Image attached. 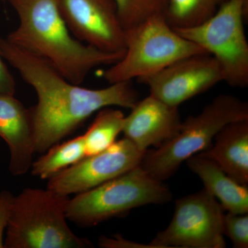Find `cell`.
I'll use <instances>...</instances> for the list:
<instances>
[{
  "label": "cell",
  "mask_w": 248,
  "mask_h": 248,
  "mask_svg": "<svg viewBox=\"0 0 248 248\" xmlns=\"http://www.w3.org/2000/svg\"><path fill=\"white\" fill-rule=\"evenodd\" d=\"M162 182L151 177L139 165L70 199L67 219L78 226H93L139 207L167 203L172 194Z\"/></svg>",
  "instance_id": "8992f818"
},
{
  "label": "cell",
  "mask_w": 248,
  "mask_h": 248,
  "mask_svg": "<svg viewBox=\"0 0 248 248\" xmlns=\"http://www.w3.org/2000/svg\"><path fill=\"white\" fill-rule=\"evenodd\" d=\"M19 25L6 40L46 60L63 78L81 85L90 72L120 61L124 53H108L77 40L67 27L58 0H8Z\"/></svg>",
  "instance_id": "7a4b0ae2"
},
{
  "label": "cell",
  "mask_w": 248,
  "mask_h": 248,
  "mask_svg": "<svg viewBox=\"0 0 248 248\" xmlns=\"http://www.w3.org/2000/svg\"><path fill=\"white\" fill-rule=\"evenodd\" d=\"M182 122L179 108L150 94L139 100L125 117L122 132L139 150L146 152L169 141L178 133Z\"/></svg>",
  "instance_id": "7c38bea8"
},
{
  "label": "cell",
  "mask_w": 248,
  "mask_h": 248,
  "mask_svg": "<svg viewBox=\"0 0 248 248\" xmlns=\"http://www.w3.org/2000/svg\"><path fill=\"white\" fill-rule=\"evenodd\" d=\"M3 59L32 86L38 102L31 108L35 153H45L104 108H130L139 101L131 81L91 89L70 82L46 60L0 37Z\"/></svg>",
  "instance_id": "6da1fadb"
},
{
  "label": "cell",
  "mask_w": 248,
  "mask_h": 248,
  "mask_svg": "<svg viewBox=\"0 0 248 248\" xmlns=\"http://www.w3.org/2000/svg\"><path fill=\"white\" fill-rule=\"evenodd\" d=\"M145 153L124 138L50 178L47 188L66 196L86 192L135 169Z\"/></svg>",
  "instance_id": "9c48e42d"
},
{
  "label": "cell",
  "mask_w": 248,
  "mask_h": 248,
  "mask_svg": "<svg viewBox=\"0 0 248 248\" xmlns=\"http://www.w3.org/2000/svg\"><path fill=\"white\" fill-rule=\"evenodd\" d=\"M122 27L127 31L155 15L163 14L168 0H114Z\"/></svg>",
  "instance_id": "d6986e66"
},
{
  "label": "cell",
  "mask_w": 248,
  "mask_h": 248,
  "mask_svg": "<svg viewBox=\"0 0 248 248\" xmlns=\"http://www.w3.org/2000/svg\"><path fill=\"white\" fill-rule=\"evenodd\" d=\"M0 138L9 148L10 172L14 176L25 174L35 153L33 123L31 108L14 95L0 94Z\"/></svg>",
  "instance_id": "4fadbf2b"
},
{
  "label": "cell",
  "mask_w": 248,
  "mask_h": 248,
  "mask_svg": "<svg viewBox=\"0 0 248 248\" xmlns=\"http://www.w3.org/2000/svg\"><path fill=\"white\" fill-rule=\"evenodd\" d=\"M223 234L232 242L233 247L248 248V214L229 213L223 215Z\"/></svg>",
  "instance_id": "ffe728a7"
},
{
  "label": "cell",
  "mask_w": 248,
  "mask_h": 248,
  "mask_svg": "<svg viewBox=\"0 0 248 248\" xmlns=\"http://www.w3.org/2000/svg\"><path fill=\"white\" fill-rule=\"evenodd\" d=\"M16 89V83L14 77L5 64L0 53V94L14 95Z\"/></svg>",
  "instance_id": "7402d4cb"
},
{
  "label": "cell",
  "mask_w": 248,
  "mask_h": 248,
  "mask_svg": "<svg viewBox=\"0 0 248 248\" xmlns=\"http://www.w3.org/2000/svg\"><path fill=\"white\" fill-rule=\"evenodd\" d=\"M223 208L205 187L176 201L169 226L156 235L153 248H224Z\"/></svg>",
  "instance_id": "ba28073f"
},
{
  "label": "cell",
  "mask_w": 248,
  "mask_h": 248,
  "mask_svg": "<svg viewBox=\"0 0 248 248\" xmlns=\"http://www.w3.org/2000/svg\"><path fill=\"white\" fill-rule=\"evenodd\" d=\"M125 44L122 58L103 73L110 84L146 78L183 58L208 53L179 35L163 14L125 31Z\"/></svg>",
  "instance_id": "5b68a950"
},
{
  "label": "cell",
  "mask_w": 248,
  "mask_h": 248,
  "mask_svg": "<svg viewBox=\"0 0 248 248\" xmlns=\"http://www.w3.org/2000/svg\"><path fill=\"white\" fill-rule=\"evenodd\" d=\"M247 119V102L230 94L217 96L200 114L182 122L169 141L146 151L140 166L151 177L163 182L174 174L184 161L210 148L227 124Z\"/></svg>",
  "instance_id": "277c9868"
},
{
  "label": "cell",
  "mask_w": 248,
  "mask_h": 248,
  "mask_svg": "<svg viewBox=\"0 0 248 248\" xmlns=\"http://www.w3.org/2000/svg\"><path fill=\"white\" fill-rule=\"evenodd\" d=\"M211 146L199 154L213 160L232 179L248 184V119L227 124Z\"/></svg>",
  "instance_id": "5bb4252c"
},
{
  "label": "cell",
  "mask_w": 248,
  "mask_h": 248,
  "mask_svg": "<svg viewBox=\"0 0 248 248\" xmlns=\"http://www.w3.org/2000/svg\"><path fill=\"white\" fill-rule=\"evenodd\" d=\"M86 156L83 135L49 148L31 166L32 175L49 179Z\"/></svg>",
  "instance_id": "2e32d148"
},
{
  "label": "cell",
  "mask_w": 248,
  "mask_h": 248,
  "mask_svg": "<svg viewBox=\"0 0 248 248\" xmlns=\"http://www.w3.org/2000/svg\"><path fill=\"white\" fill-rule=\"evenodd\" d=\"M189 169L229 213L248 214V187L232 179L213 160L200 154L186 160Z\"/></svg>",
  "instance_id": "9a60e30c"
},
{
  "label": "cell",
  "mask_w": 248,
  "mask_h": 248,
  "mask_svg": "<svg viewBox=\"0 0 248 248\" xmlns=\"http://www.w3.org/2000/svg\"><path fill=\"white\" fill-rule=\"evenodd\" d=\"M69 196L47 188H27L11 202L4 248H84L88 239L71 231L67 223Z\"/></svg>",
  "instance_id": "3957f363"
},
{
  "label": "cell",
  "mask_w": 248,
  "mask_h": 248,
  "mask_svg": "<svg viewBox=\"0 0 248 248\" xmlns=\"http://www.w3.org/2000/svg\"><path fill=\"white\" fill-rule=\"evenodd\" d=\"M14 195L8 190L0 192V248H4V234L7 226L10 208Z\"/></svg>",
  "instance_id": "44dd1931"
},
{
  "label": "cell",
  "mask_w": 248,
  "mask_h": 248,
  "mask_svg": "<svg viewBox=\"0 0 248 248\" xmlns=\"http://www.w3.org/2000/svg\"><path fill=\"white\" fill-rule=\"evenodd\" d=\"M224 1L168 0L164 16L173 29H189L200 25L213 17Z\"/></svg>",
  "instance_id": "ac0fdd59"
},
{
  "label": "cell",
  "mask_w": 248,
  "mask_h": 248,
  "mask_svg": "<svg viewBox=\"0 0 248 248\" xmlns=\"http://www.w3.org/2000/svg\"><path fill=\"white\" fill-rule=\"evenodd\" d=\"M70 32L86 45L108 53H124L125 31L114 0H58Z\"/></svg>",
  "instance_id": "30bf717a"
},
{
  "label": "cell",
  "mask_w": 248,
  "mask_h": 248,
  "mask_svg": "<svg viewBox=\"0 0 248 248\" xmlns=\"http://www.w3.org/2000/svg\"><path fill=\"white\" fill-rule=\"evenodd\" d=\"M248 4V0H226L203 24L174 29L212 55L221 68L223 81L232 87L248 86V43L244 25Z\"/></svg>",
  "instance_id": "52a82bcc"
},
{
  "label": "cell",
  "mask_w": 248,
  "mask_h": 248,
  "mask_svg": "<svg viewBox=\"0 0 248 248\" xmlns=\"http://www.w3.org/2000/svg\"><path fill=\"white\" fill-rule=\"evenodd\" d=\"M125 116L118 109L104 108L99 112L84 137L86 156L100 153L113 144L123 130Z\"/></svg>",
  "instance_id": "e0dca14e"
},
{
  "label": "cell",
  "mask_w": 248,
  "mask_h": 248,
  "mask_svg": "<svg viewBox=\"0 0 248 248\" xmlns=\"http://www.w3.org/2000/svg\"><path fill=\"white\" fill-rule=\"evenodd\" d=\"M150 94L179 107L223 81L218 62L208 53L197 54L174 62L158 73L139 79Z\"/></svg>",
  "instance_id": "8fae6325"
}]
</instances>
